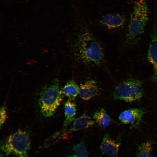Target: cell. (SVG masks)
Masks as SVG:
<instances>
[{"label":"cell","instance_id":"cell-1","mask_svg":"<svg viewBox=\"0 0 157 157\" xmlns=\"http://www.w3.org/2000/svg\"><path fill=\"white\" fill-rule=\"evenodd\" d=\"M78 26L72 44L75 58L86 65L100 66L104 59L102 46L85 24Z\"/></svg>","mask_w":157,"mask_h":157},{"label":"cell","instance_id":"cell-2","mask_svg":"<svg viewBox=\"0 0 157 157\" xmlns=\"http://www.w3.org/2000/svg\"><path fill=\"white\" fill-rule=\"evenodd\" d=\"M149 14L146 0H135L125 37L128 46L135 45L140 39L149 20Z\"/></svg>","mask_w":157,"mask_h":157},{"label":"cell","instance_id":"cell-3","mask_svg":"<svg viewBox=\"0 0 157 157\" xmlns=\"http://www.w3.org/2000/svg\"><path fill=\"white\" fill-rule=\"evenodd\" d=\"M31 140L26 131L19 129L1 142L3 156L11 155L15 157H28Z\"/></svg>","mask_w":157,"mask_h":157},{"label":"cell","instance_id":"cell-4","mask_svg":"<svg viewBox=\"0 0 157 157\" xmlns=\"http://www.w3.org/2000/svg\"><path fill=\"white\" fill-rule=\"evenodd\" d=\"M64 95L58 80L43 88L40 94L39 104L44 117L53 115L63 101Z\"/></svg>","mask_w":157,"mask_h":157},{"label":"cell","instance_id":"cell-5","mask_svg":"<svg viewBox=\"0 0 157 157\" xmlns=\"http://www.w3.org/2000/svg\"><path fill=\"white\" fill-rule=\"evenodd\" d=\"M143 94L141 82L132 78L124 80L117 85L115 88L113 96L115 99L132 102L140 99Z\"/></svg>","mask_w":157,"mask_h":157},{"label":"cell","instance_id":"cell-6","mask_svg":"<svg viewBox=\"0 0 157 157\" xmlns=\"http://www.w3.org/2000/svg\"><path fill=\"white\" fill-rule=\"evenodd\" d=\"M147 59L152 65V81L157 83V27L155 24L150 35V41L147 54Z\"/></svg>","mask_w":157,"mask_h":157},{"label":"cell","instance_id":"cell-7","mask_svg":"<svg viewBox=\"0 0 157 157\" xmlns=\"http://www.w3.org/2000/svg\"><path fill=\"white\" fill-rule=\"evenodd\" d=\"M144 113L142 108L130 109L122 112L119 115V119L123 124L135 126L141 121Z\"/></svg>","mask_w":157,"mask_h":157},{"label":"cell","instance_id":"cell-8","mask_svg":"<svg viewBox=\"0 0 157 157\" xmlns=\"http://www.w3.org/2000/svg\"><path fill=\"white\" fill-rule=\"evenodd\" d=\"M99 23L109 29L119 28L124 24V16L118 13H108L103 15L99 19Z\"/></svg>","mask_w":157,"mask_h":157},{"label":"cell","instance_id":"cell-9","mask_svg":"<svg viewBox=\"0 0 157 157\" xmlns=\"http://www.w3.org/2000/svg\"><path fill=\"white\" fill-rule=\"evenodd\" d=\"M99 92L98 84L93 79L86 80L79 86V94L81 98L84 100L91 99L97 95Z\"/></svg>","mask_w":157,"mask_h":157},{"label":"cell","instance_id":"cell-10","mask_svg":"<svg viewBox=\"0 0 157 157\" xmlns=\"http://www.w3.org/2000/svg\"><path fill=\"white\" fill-rule=\"evenodd\" d=\"M120 143L112 139L107 133L105 134L100 148L103 154L110 157H117Z\"/></svg>","mask_w":157,"mask_h":157},{"label":"cell","instance_id":"cell-11","mask_svg":"<svg viewBox=\"0 0 157 157\" xmlns=\"http://www.w3.org/2000/svg\"><path fill=\"white\" fill-rule=\"evenodd\" d=\"M95 122L85 114H83L75 119L69 132L83 130L88 128L94 124Z\"/></svg>","mask_w":157,"mask_h":157},{"label":"cell","instance_id":"cell-12","mask_svg":"<svg viewBox=\"0 0 157 157\" xmlns=\"http://www.w3.org/2000/svg\"><path fill=\"white\" fill-rule=\"evenodd\" d=\"M65 119L63 122V127L66 128L75 119L76 113V105L72 100H68L64 104Z\"/></svg>","mask_w":157,"mask_h":157},{"label":"cell","instance_id":"cell-13","mask_svg":"<svg viewBox=\"0 0 157 157\" xmlns=\"http://www.w3.org/2000/svg\"><path fill=\"white\" fill-rule=\"evenodd\" d=\"M62 89L64 95L70 100H74L79 94V87L73 80L68 81Z\"/></svg>","mask_w":157,"mask_h":157},{"label":"cell","instance_id":"cell-14","mask_svg":"<svg viewBox=\"0 0 157 157\" xmlns=\"http://www.w3.org/2000/svg\"><path fill=\"white\" fill-rule=\"evenodd\" d=\"M93 117L99 126L102 128H106L110 124L111 119L105 110L101 108L96 111Z\"/></svg>","mask_w":157,"mask_h":157},{"label":"cell","instance_id":"cell-15","mask_svg":"<svg viewBox=\"0 0 157 157\" xmlns=\"http://www.w3.org/2000/svg\"><path fill=\"white\" fill-rule=\"evenodd\" d=\"M153 147L151 141L142 143L137 148L136 157H151Z\"/></svg>","mask_w":157,"mask_h":157},{"label":"cell","instance_id":"cell-16","mask_svg":"<svg viewBox=\"0 0 157 157\" xmlns=\"http://www.w3.org/2000/svg\"><path fill=\"white\" fill-rule=\"evenodd\" d=\"M72 149V153L66 157H91L89 156L86 146L83 142L74 145Z\"/></svg>","mask_w":157,"mask_h":157},{"label":"cell","instance_id":"cell-17","mask_svg":"<svg viewBox=\"0 0 157 157\" xmlns=\"http://www.w3.org/2000/svg\"><path fill=\"white\" fill-rule=\"evenodd\" d=\"M0 126L1 128L2 126L5 123L7 117V113L6 107L2 106L0 109Z\"/></svg>","mask_w":157,"mask_h":157}]
</instances>
